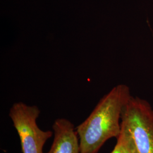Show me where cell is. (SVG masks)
<instances>
[{
	"instance_id": "6da1fadb",
	"label": "cell",
	"mask_w": 153,
	"mask_h": 153,
	"mask_svg": "<svg viewBox=\"0 0 153 153\" xmlns=\"http://www.w3.org/2000/svg\"><path fill=\"white\" fill-rule=\"evenodd\" d=\"M131 97L129 88L120 84L100 100L87 119L76 127L81 153H98L107 141L119 137L122 112Z\"/></svg>"
},
{
	"instance_id": "7a4b0ae2",
	"label": "cell",
	"mask_w": 153,
	"mask_h": 153,
	"mask_svg": "<svg viewBox=\"0 0 153 153\" xmlns=\"http://www.w3.org/2000/svg\"><path fill=\"white\" fill-rule=\"evenodd\" d=\"M121 123L130 132L137 153H153V108L148 102L131 96L123 108Z\"/></svg>"
},
{
	"instance_id": "3957f363",
	"label": "cell",
	"mask_w": 153,
	"mask_h": 153,
	"mask_svg": "<svg viewBox=\"0 0 153 153\" xmlns=\"http://www.w3.org/2000/svg\"><path fill=\"white\" fill-rule=\"evenodd\" d=\"M40 114L37 106L21 102L10 108L9 117L19 137L22 153H44V145L53 135V131L39 127L36 121Z\"/></svg>"
},
{
	"instance_id": "277c9868",
	"label": "cell",
	"mask_w": 153,
	"mask_h": 153,
	"mask_svg": "<svg viewBox=\"0 0 153 153\" xmlns=\"http://www.w3.org/2000/svg\"><path fill=\"white\" fill-rule=\"evenodd\" d=\"M53 141L46 153H81L78 133L74 124L64 118H59L52 125Z\"/></svg>"
},
{
	"instance_id": "5b68a950",
	"label": "cell",
	"mask_w": 153,
	"mask_h": 153,
	"mask_svg": "<svg viewBox=\"0 0 153 153\" xmlns=\"http://www.w3.org/2000/svg\"><path fill=\"white\" fill-rule=\"evenodd\" d=\"M121 126L120 134L117 138L115 147L111 153H137L130 132L121 123Z\"/></svg>"
}]
</instances>
